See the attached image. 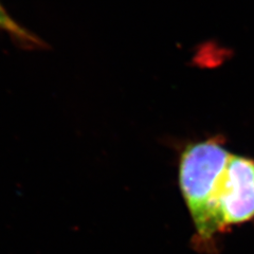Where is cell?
Returning a JSON list of instances; mask_svg holds the SVG:
<instances>
[{"label": "cell", "mask_w": 254, "mask_h": 254, "mask_svg": "<svg viewBox=\"0 0 254 254\" xmlns=\"http://www.w3.org/2000/svg\"><path fill=\"white\" fill-rule=\"evenodd\" d=\"M231 152L220 136L189 143L181 150L178 182L195 230V246L205 251L215 248L219 235L213 202L221 173Z\"/></svg>", "instance_id": "obj_1"}, {"label": "cell", "mask_w": 254, "mask_h": 254, "mask_svg": "<svg viewBox=\"0 0 254 254\" xmlns=\"http://www.w3.org/2000/svg\"><path fill=\"white\" fill-rule=\"evenodd\" d=\"M219 234L254 220V159L231 154L221 173L213 202Z\"/></svg>", "instance_id": "obj_2"}, {"label": "cell", "mask_w": 254, "mask_h": 254, "mask_svg": "<svg viewBox=\"0 0 254 254\" xmlns=\"http://www.w3.org/2000/svg\"><path fill=\"white\" fill-rule=\"evenodd\" d=\"M0 29L10 32L16 37L25 39V41L34 42V37L28 34L27 31L23 30L20 26H18L11 17L10 15L5 12V10L0 4Z\"/></svg>", "instance_id": "obj_3"}]
</instances>
